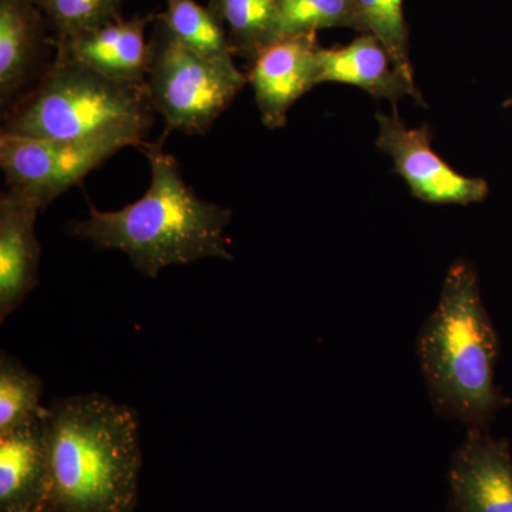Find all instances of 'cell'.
<instances>
[{
    "label": "cell",
    "mask_w": 512,
    "mask_h": 512,
    "mask_svg": "<svg viewBox=\"0 0 512 512\" xmlns=\"http://www.w3.org/2000/svg\"><path fill=\"white\" fill-rule=\"evenodd\" d=\"M164 138L138 148L151 168L144 197L117 211H100L90 204L89 217L70 225L73 235L99 251L124 252L131 265L150 278L168 266L204 258L234 259L225 237L232 211L195 194L177 158L163 150Z\"/></svg>",
    "instance_id": "6da1fadb"
},
{
    "label": "cell",
    "mask_w": 512,
    "mask_h": 512,
    "mask_svg": "<svg viewBox=\"0 0 512 512\" xmlns=\"http://www.w3.org/2000/svg\"><path fill=\"white\" fill-rule=\"evenodd\" d=\"M43 421L49 504L57 512H133L143 464L136 412L89 393L57 400Z\"/></svg>",
    "instance_id": "7a4b0ae2"
},
{
    "label": "cell",
    "mask_w": 512,
    "mask_h": 512,
    "mask_svg": "<svg viewBox=\"0 0 512 512\" xmlns=\"http://www.w3.org/2000/svg\"><path fill=\"white\" fill-rule=\"evenodd\" d=\"M417 355L434 410L467 431L490 430L512 404L495 384L500 340L470 262L460 259L448 269L439 305L420 329Z\"/></svg>",
    "instance_id": "3957f363"
},
{
    "label": "cell",
    "mask_w": 512,
    "mask_h": 512,
    "mask_svg": "<svg viewBox=\"0 0 512 512\" xmlns=\"http://www.w3.org/2000/svg\"><path fill=\"white\" fill-rule=\"evenodd\" d=\"M153 113L146 84L114 82L55 56L35 89L6 111L2 133L35 138L128 133L146 140Z\"/></svg>",
    "instance_id": "277c9868"
},
{
    "label": "cell",
    "mask_w": 512,
    "mask_h": 512,
    "mask_svg": "<svg viewBox=\"0 0 512 512\" xmlns=\"http://www.w3.org/2000/svg\"><path fill=\"white\" fill-rule=\"evenodd\" d=\"M150 39L146 89L168 131L207 134L248 83L237 64L198 55L171 32L161 13Z\"/></svg>",
    "instance_id": "5b68a950"
},
{
    "label": "cell",
    "mask_w": 512,
    "mask_h": 512,
    "mask_svg": "<svg viewBox=\"0 0 512 512\" xmlns=\"http://www.w3.org/2000/svg\"><path fill=\"white\" fill-rule=\"evenodd\" d=\"M146 140L128 133L86 138H35L0 133V167L12 190L23 192L42 210L110 157Z\"/></svg>",
    "instance_id": "8992f818"
},
{
    "label": "cell",
    "mask_w": 512,
    "mask_h": 512,
    "mask_svg": "<svg viewBox=\"0 0 512 512\" xmlns=\"http://www.w3.org/2000/svg\"><path fill=\"white\" fill-rule=\"evenodd\" d=\"M377 147L392 158L414 197L429 204L470 205L487 198V181L457 173L431 147L429 124L410 128L393 114H377Z\"/></svg>",
    "instance_id": "52a82bcc"
},
{
    "label": "cell",
    "mask_w": 512,
    "mask_h": 512,
    "mask_svg": "<svg viewBox=\"0 0 512 512\" xmlns=\"http://www.w3.org/2000/svg\"><path fill=\"white\" fill-rule=\"evenodd\" d=\"M447 512H512V453L490 430L467 431L448 470Z\"/></svg>",
    "instance_id": "ba28073f"
},
{
    "label": "cell",
    "mask_w": 512,
    "mask_h": 512,
    "mask_svg": "<svg viewBox=\"0 0 512 512\" xmlns=\"http://www.w3.org/2000/svg\"><path fill=\"white\" fill-rule=\"evenodd\" d=\"M319 50L316 33L282 37L249 62L248 83L266 127H284L293 104L318 86Z\"/></svg>",
    "instance_id": "9c48e42d"
},
{
    "label": "cell",
    "mask_w": 512,
    "mask_h": 512,
    "mask_svg": "<svg viewBox=\"0 0 512 512\" xmlns=\"http://www.w3.org/2000/svg\"><path fill=\"white\" fill-rule=\"evenodd\" d=\"M157 13L121 19L90 32L55 42L56 57L89 67L114 82L146 84L150 40L146 33Z\"/></svg>",
    "instance_id": "30bf717a"
},
{
    "label": "cell",
    "mask_w": 512,
    "mask_h": 512,
    "mask_svg": "<svg viewBox=\"0 0 512 512\" xmlns=\"http://www.w3.org/2000/svg\"><path fill=\"white\" fill-rule=\"evenodd\" d=\"M36 201L12 190L0 197V320L22 305L39 284L40 249L36 237Z\"/></svg>",
    "instance_id": "8fae6325"
},
{
    "label": "cell",
    "mask_w": 512,
    "mask_h": 512,
    "mask_svg": "<svg viewBox=\"0 0 512 512\" xmlns=\"http://www.w3.org/2000/svg\"><path fill=\"white\" fill-rule=\"evenodd\" d=\"M342 83L360 87L376 99L397 104L404 96L424 104L417 86L407 82L394 67L382 43L370 33L356 37L348 46L323 49L318 53V84Z\"/></svg>",
    "instance_id": "7c38bea8"
},
{
    "label": "cell",
    "mask_w": 512,
    "mask_h": 512,
    "mask_svg": "<svg viewBox=\"0 0 512 512\" xmlns=\"http://www.w3.org/2000/svg\"><path fill=\"white\" fill-rule=\"evenodd\" d=\"M43 419L0 437V512H37L49 504Z\"/></svg>",
    "instance_id": "4fadbf2b"
},
{
    "label": "cell",
    "mask_w": 512,
    "mask_h": 512,
    "mask_svg": "<svg viewBox=\"0 0 512 512\" xmlns=\"http://www.w3.org/2000/svg\"><path fill=\"white\" fill-rule=\"evenodd\" d=\"M47 30L35 0H0V104L5 113L39 69Z\"/></svg>",
    "instance_id": "5bb4252c"
},
{
    "label": "cell",
    "mask_w": 512,
    "mask_h": 512,
    "mask_svg": "<svg viewBox=\"0 0 512 512\" xmlns=\"http://www.w3.org/2000/svg\"><path fill=\"white\" fill-rule=\"evenodd\" d=\"M215 18L225 30L232 55L251 62L275 40L278 0H220Z\"/></svg>",
    "instance_id": "9a60e30c"
},
{
    "label": "cell",
    "mask_w": 512,
    "mask_h": 512,
    "mask_svg": "<svg viewBox=\"0 0 512 512\" xmlns=\"http://www.w3.org/2000/svg\"><path fill=\"white\" fill-rule=\"evenodd\" d=\"M43 383L16 357L0 356V437L30 426L46 413L42 406Z\"/></svg>",
    "instance_id": "2e32d148"
},
{
    "label": "cell",
    "mask_w": 512,
    "mask_h": 512,
    "mask_svg": "<svg viewBox=\"0 0 512 512\" xmlns=\"http://www.w3.org/2000/svg\"><path fill=\"white\" fill-rule=\"evenodd\" d=\"M163 18L168 28L185 46L221 63H234L227 35L211 10L195 0H164Z\"/></svg>",
    "instance_id": "e0dca14e"
},
{
    "label": "cell",
    "mask_w": 512,
    "mask_h": 512,
    "mask_svg": "<svg viewBox=\"0 0 512 512\" xmlns=\"http://www.w3.org/2000/svg\"><path fill=\"white\" fill-rule=\"evenodd\" d=\"M360 30L370 33L382 43L390 59L414 83L413 67L409 55V30L404 19L403 0H353Z\"/></svg>",
    "instance_id": "ac0fdd59"
},
{
    "label": "cell",
    "mask_w": 512,
    "mask_h": 512,
    "mask_svg": "<svg viewBox=\"0 0 512 512\" xmlns=\"http://www.w3.org/2000/svg\"><path fill=\"white\" fill-rule=\"evenodd\" d=\"M330 28L360 30L353 0H278L275 40Z\"/></svg>",
    "instance_id": "d6986e66"
},
{
    "label": "cell",
    "mask_w": 512,
    "mask_h": 512,
    "mask_svg": "<svg viewBox=\"0 0 512 512\" xmlns=\"http://www.w3.org/2000/svg\"><path fill=\"white\" fill-rule=\"evenodd\" d=\"M53 32V43L124 19L121 0H35Z\"/></svg>",
    "instance_id": "ffe728a7"
},
{
    "label": "cell",
    "mask_w": 512,
    "mask_h": 512,
    "mask_svg": "<svg viewBox=\"0 0 512 512\" xmlns=\"http://www.w3.org/2000/svg\"><path fill=\"white\" fill-rule=\"evenodd\" d=\"M218 3H220V0H208L207 8L211 10L212 15H214V16H215V13H217Z\"/></svg>",
    "instance_id": "44dd1931"
},
{
    "label": "cell",
    "mask_w": 512,
    "mask_h": 512,
    "mask_svg": "<svg viewBox=\"0 0 512 512\" xmlns=\"http://www.w3.org/2000/svg\"><path fill=\"white\" fill-rule=\"evenodd\" d=\"M37 512H57L55 508L52 507L50 504H46L45 507L42 508V510H39Z\"/></svg>",
    "instance_id": "7402d4cb"
}]
</instances>
